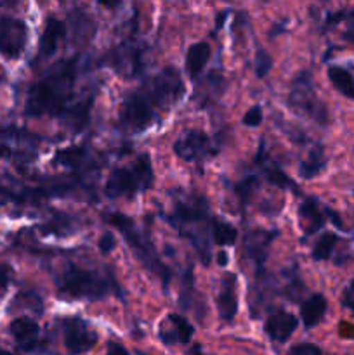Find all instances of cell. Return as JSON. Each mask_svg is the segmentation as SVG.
I'll use <instances>...</instances> for the list:
<instances>
[{"mask_svg":"<svg viewBox=\"0 0 354 355\" xmlns=\"http://www.w3.org/2000/svg\"><path fill=\"white\" fill-rule=\"evenodd\" d=\"M337 241H339V238L333 232H325L323 236H319V239L314 245V250H312V259L318 260V262L328 260L330 255L333 253Z\"/></svg>","mask_w":354,"mask_h":355,"instance_id":"cell-23","label":"cell"},{"mask_svg":"<svg viewBox=\"0 0 354 355\" xmlns=\"http://www.w3.org/2000/svg\"><path fill=\"white\" fill-rule=\"evenodd\" d=\"M264 173H266L267 179H269L273 184H276L278 187H283V189H287V187L294 186V184H292V180L288 179V177L285 175V173L281 172L276 165H273V163L264 162Z\"/></svg>","mask_w":354,"mask_h":355,"instance_id":"cell-24","label":"cell"},{"mask_svg":"<svg viewBox=\"0 0 354 355\" xmlns=\"http://www.w3.org/2000/svg\"><path fill=\"white\" fill-rule=\"evenodd\" d=\"M326 312V300L323 295H312L307 300L302 304L301 307V318L305 328H312V326L319 324L321 319L325 318Z\"/></svg>","mask_w":354,"mask_h":355,"instance_id":"cell-17","label":"cell"},{"mask_svg":"<svg viewBox=\"0 0 354 355\" xmlns=\"http://www.w3.org/2000/svg\"><path fill=\"white\" fill-rule=\"evenodd\" d=\"M97 336L83 319L71 318L65 322V345L71 354H83L94 347Z\"/></svg>","mask_w":354,"mask_h":355,"instance_id":"cell-10","label":"cell"},{"mask_svg":"<svg viewBox=\"0 0 354 355\" xmlns=\"http://www.w3.org/2000/svg\"><path fill=\"white\" fill-rule=\"evenodd\" d=\"M59 288L69 297L90 298V300L104 297L108 290L106 283L97 274L90 272V270L76 269V267H69L62 274L61 281H59Z\"/></svg>","mask_w":354,"mask_h":355,"instance_id":"cell-5","label":"cell"},{"mask_svg":"<svg viewBox=\"0 0 354 355\" xmlns=\"http://www.w3.org/2000/svg\"><path fill=\"white\" fill-rule=\"evenodd\" d=\"M298 321L295 319V315L288 314V312H274L273 315H269V319L264 324L267 336L274 342H287L292 336V333L297 329Z\"/></svg>","mask_w":354,"mask_h":355,"instance_id":"cell-11","label":"cell"},{"mask_svg":"<svg viewBox=\"0 0 354 355\" xmlns=\"http://www.w3.org/2000/svg\"><path fill=\"white\" fill-rule=\"evenodd\" d=\"M288 355H321V350L312 343H297L292 347Z\"/></svg>","mask_w":354,"mask_h":355,"instance_id":"cell-27","label":"cell"},{"mask_svg":"<svg viewBox=\"0 0 354 355\" xmlns=\"http://www.w3.org/2000/svg\"><path fill=\"white\" fill-rule=\"evenodd\" d=\"M75 78V61H59L45 73L40 82L35 83L28 92V116H40L45 113H59L65 110L68 97L71 96Z\"/></svg>","mask_w":354,"mask_h":355,"instance_id":"cell-1","label":"cell"},{"mask_svg":"<svg viewBox=\"0 0 354 355\" xmlns=\"http://www.w3.org/2000/svg\"><path fill=\"white\" fill-rule=\"evenodd\" d=\"M208 58H210V45L207 42H198V44L191 45L189 51L186 54V71L191 78H196L201 71H203L205 64H207Z\"/></svg>","mask_w":354,"mask_h":355,"instance_id":"cell-18","label":"cell"},{"mask_svg":"<svg viewBox=\"0 0 354 355\" xmlns=\"http://www.w3.org/2000/svg\"><path fill=\"white\" fill-rule=\"evenodd\" d=\"M170 324H172V329L169 333H162V340L165 343H187L193 336V326L183 319L180 315L172 314L169 318Z\"/></svg>","mask_w":354,"mask_h":355,"instance_id":"cell-19","label":"cell"},{"mask_svg":"<svg viewBox=\"0 0 354 355\" xmlns=\"http://www.w3.org/2000/svg\"><path fill=\"white\" fill-rule=\"evenodd\" d=\"M292 106L298 111V113L305 114L311 120L318 121L319 125L328 123V113L321 101L316 96V90L312 87L311 75L309 73H301L297 78L292 83L290 97H288Z\"/></svg>","mask_w":354,"mask_h":355,"instance_id":"cell-3","label":"cell"},{"mask_svg":"<svg viewBox=\"0 0 354 355\" xmlns=\"http://www.w3.org/2000/svg\"><path fill=\"white\" fill-rule=\"evenodd\" d=\"M184 83L179 71L165 68L153 76L146 85V99L158 107H170L183 97Z\"/></svg>","mask_w":354,"mask_h":355,"instance_id":"cell-4","label":"cell"},{"mask_svg":"<svg viewBox=\"0 0 354 355\" xmlns=\"http://www.w3.org/2000/svg\"><path fill=\"white\" fill-rule=\"evenodd\" d=\"M106 220L110 222L111 225H115V227H118L121 232H124L125 239H127L128 245L134 248V252L137 253L139 259L144 262V266H148L153 272H156L158 276H162V279H165V283L170 279L169 269H167V267L160 262L158 257H156L155 252H153L151 245H148L146 241H142L141 236L137 234V231H134L130 218H127L125 215H106Z\"/></svg>","mask_w":354,"mask_h":355,"instance_id":"cell-6","label":"cell"},{"mask_svg":"<svg viewBox=\"0 0 354 355\" xmlns=\"http://www.w3.org/2000/svg\"><path fill=\"white\" fill-rule=\"evenodd\" d=\"M328 78L342 96L354 101V76L347 69L340 68V66H332L328 69Z\"/></svg>","mask_w":354,"mask_h":355,"instance_id":"cell-20","label":"cell"},{"mask_svg":"<svg viewBox=\"0 0 354 355\" xmlns=\"http://www.w3.org/2000/svg\"><path fill=\"white\" fill-rule=\"evenodd\" d=\"M9 281V269L3 266H0V288H3Z\"/></svg>","mask_w":354,"mask_h":355,"instance_id":"cell-32","label":"cell"},{"mask_svg":"<svg viewBox=\"0 0 354 355\" xmlns=\"http://www.w3.org/2000/svg\"><path fill=\"white\" fill-rule=\"evenodd\" d=\"M10 333L23 350H31L37 343L40 328L30 318H17L10 322Z\"/></svg>","mask_w":354,"mask_h":355,"instance_id":"cell-12","label":"cell"},{"mask_svg":"<svg viewBox=\"0 0 354 355\" xmlns=\"http://www.w3.org/2000/svg\"><path fill=\"white\" fill-rule=\"evenodd\" d=\"M0 355H10V354H7L6 350H0Z\"/></svg>","mask_w":354,"mask_h":355,"instance_id":"cell-34","label":"cell"},{"mask_svg":"<svg viewBox=\"0 0 354 355\" xmlns=\"http://www.w3.org/2000/svg\"><path fill=\"white\" fill-rule=\"evenodd\" d=\"M83 156H85V151H83L82 148H69V149H65V151H59L58 159L65 163V165L73 166V165H78V163L83 159Z\"/></svg>","mask_w":354,"mask_h":355,"instance_id":"cell-25","label":"cell"},{"mask_svg":"<svg viewBox=\"0 0 354 355\" xmlns=\"http://www.w3.org/2000/svg\"><path fill=\"white\" fill-rule=\"evenodd\" d=\"M257 186H259V180H257V177H248V179H245L238 186V194L242 198L250 196V194L257 189Z\"/></svg>","mask_w":354,"mask_h":355,"instance_id":"cell-29","label":"cell"},{"mask_svg":"<svg viewBox=\"0 0 354 355\" xmlns=\"http://www.w3.org/2000/svg\"><path fill=\"white\" fill-rule=\"evenodd\" d=\"M298 217H301V227L305 236L314 234L325 224V217H323L321 210H319V203L314 198H307L301 205V208H298Z\"/></svg>","mask_w":354,"mask_h":355,"instance_id":"cell-14","label":"cell"},{"mask_svg":"<svg viewBox=\"0 0 354 355\" xmlns=\"http://www.w3.org/2000/svg\"><path fill=\"white\" fill-rule=\"evenodd\" d=\"M174 151L184 162H205L215 155L210 137L200 130H189L180 135L174 144Z\"/></svg>","mask_w":354,"mask_h":355,"instance_id":"cell-8","label":"cell"},{"mask_svg":"<svg viewBox=\"0 0 354 355\" xmlns=\"http://www.w3.org/2000/svg\"><path fill=\"white\" fill-rule=\"evenodd\" d=\"M326 165L325 159V151H323V146H316L311 153H309L307 158L302 162L301 165V175L304 179H312V177L318 175Z\"/></svg>","mask_w":354,"mask_h":355,"instance_id":"cell-21","label":"cell"},{"mask_svg":"<svg viewBox=\"0 0 354 355\" xmlns=\"http://www.w3.org/2000/svg\"><path fill=\"white\" fill-rule=\"evenodd\" d=\"M108 355H130L127 352V349L121 345H118V343H111L110 349H108Z\"/></svg>","mask_w":354,"mask_h":355,"instance_id":"cell-31","label":"cell"},{"mask_svg":"<svg viewBox=\"0 0 354 355\" xmlns=\"http://www.w3.org/2000/svg\"><path fill=\"white\" fill-rule=\"evenodd\" d=\"M212 236H214V241L217 243V245L229 246L236 241L238 232H236V229L233 227V225L226 224L221 218H215V220L212 222Z\"/></svg>","mask_w":354,"mask_h":355,"instance_id":"cell-22","label":"cell"},{"mask_svg":"<svg viewBox=\"0 0 354 355\" xmlns=\"http://www.w3.org/2000/svg\"><path fill=\"white\" fill-rule=\"evenodd\" d=\"M217 260H219V266H226V263H228V255H226L224 252H221L219 253Z\"/></svg>","mask_w":354,"mask_h":355,"instance_id":"cell-33","label":"cell"},{"mask_svg":"<svg viewBox=\"0 0 354 355\" xmlns=\"http://www.w3.org/2000/svg\"><path fill=\"white\" fill-rule=\"evenodd\" d=\"M28 26L24 21L16 17L0 19V54L9 59L19 58L26 47Z\"/></svg>","mask_w":354,"mask_h":355,"instance_id":"cell-9","label":"cell"},{"mask_svg":"<svg viewBox=\"0 0 354 355\" xmlns=\"http://www.w3.org/2000/svg\"><path fill=\"white\" fill-rule=\"evenodd\" d=\"M217 309L219 314L224 321H231L238 312V300H236V290H235V276L233 274H226L224 281H222V291L217 297Z\"/></svg>","mask_w":354,"mask_h":355,"instance_id":"cell-15","label":"cell"},{"mask_svg":"<svg viewBox=\"0 0 354 355\" xmlns=\"http://www.w3.org/2000/svg\"><path fill=\"white\" fill-rule=\"evenodd\" d=\"M271 66H273V59H271V55L267 54V52L260 51L259 54H257V75L266 76L267 73H269Z\"/></svg>","mask_w":354,"mask_h":355,"instance_id":"cell-26","label":"cell"},{"mask_svg":"<svg viewBox=\"0 0 354 355\" xmlns=\"http://www.w3.org/2000/svg\"><path fill=\"white\" fill-rule=\"evenodd\" d=\"M262 121V110L259 106L250 107V111H246V114L243 116V125L246 127H257Z\"/></svg>","mask_w":354,"mask_h":355,"instance_id":"cell-28","label":"cell"},{"mask_svg":"<svg viewBox=\"0 0 354 355\" xmlns=\"http://www.w3.org/2000/svg\"><path fill=\"white\" fill-rule=\"evenodd\" d=\"M151 103L141 94H132L124 101L120 110V127L128 134L144 132L151 125Z\"/></svg>","mask_w":354,"mask_h":355,"instance_id":"cell-7","label":"cell"},{"mask_svg":"<svg viewBox=\"0 0 354 355\" xmlns=\"http://www.w3.org/2000/svg\"><path fill=\"white\" fill-rule=\"evenodd\" d=\"M274 239V232L267 231H250L245 236V253L255 263H264L267 257L271 241Z\"/></svg>","mask_w":354,"mask_h":355,"instance_id":"cell-13","label":"cell"},{"mask_svg":"<svg viewBox=\"0 0 354 355\" xmlns=\"http://www.w3.org/2000/svg\"><path fill=\"white\" fill-rule=\"evenodd\" d=\"M65 24L59 19H51L45 23L44 33H42L40 38V47H38V54L40 58H51L54 55V52L58 51V44L62 37H65Z\"/></svg>","mask_w":354,"mask_h":355,"instance_id":"cell-16","label":"cell"},{"mask_svg":"<svg viewBox=\"0 0 354 355\" xmlns=\"http://www.w3.org/2000/svg\"><path fill=\"white\" fill-rule=\"evenodd\" d=\"M153 184L151 159L148 155H142L130 165V168H117L108 177L104 193L108 198L115 200L124 194L141 193L149 189Z\"/></svg>","mask_w":354,"mask_h":355,"instance_id":"cell-2","label":"cell"},{"mask_svg":"<svg viewBox=\"0 0 354 355\" xmlns=\"http://www.w3.org/2000/svg\"><path fill=\"white\" fill-rule=\"evenodd\" d=\"M99 248L103 253H110L111 250L115 248V236L110 234V232H106V234L101 236Z\"/></svg>","mask_w":354,"mask_h":355,"instance_id":"cell-30","label":"cell"}]
</instances>
